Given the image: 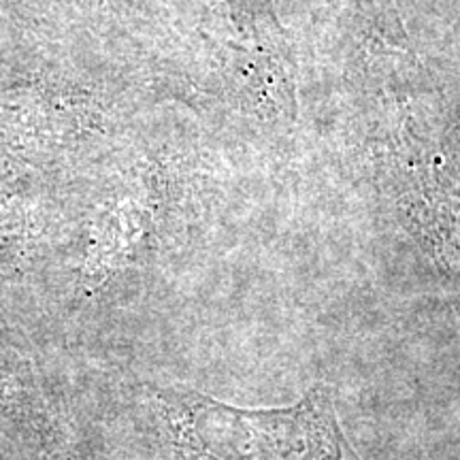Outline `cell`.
<instances>
[{"instance_id": "1", "label": "cell", "mask_w": 460, "mask_h": 460, "mask_svg": "<svg viewBox=\"0 0 460 460\" xmlns=\"http://www.w3.org/2000/svg\"><path fill=\"white\" fill-rule=\"evenodd\" d=\"M160 399L183 460H360L326 386L286 410H241L194 390H163Z\"/></svg>"}]
</instances>
